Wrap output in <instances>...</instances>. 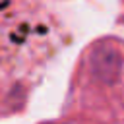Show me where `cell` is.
<instances>
[{"instance_id": "cell-1", "label": "cell", "mask_w": 124, "mask_h": 124, "mask_svg": "<svg viewBox=\"0 0 124 124\" xmlns=\"http://www.w3.org/2000/svg\"><path fill=\"white\" fill-rule=\"evenodd\" d=\"M91 70L103 81H114L122 70V58L118 48L99 45L91 54Z\"/></svg>"}, {"instance_id": "cell-2", "label": "cell", "mask_w": 124, "mask_h": 124, "mask_svg": "<svg viewBox=\"0 0 124 124\" xmlns=\"http://www.w3.org/2000/svg\"><path fill=\"white\" fill-rule=\"evenodd\" d=\"M46 124H50V122H46Z\"/></svg>"}]
</instances>
